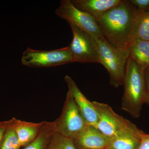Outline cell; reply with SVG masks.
Wrapping results in <instances>:
<instances>
[{"instance_id": "5b68a950", "label": "cell", "mask_w": 149, "mask_h": 149, "mask_svg": "<svg viewBox=\"0 0 149 149\" xmlns=\"http://www.w3.org/2000/svg\"><path fill=\"white\" fill-rule=\"evenodd\" d=\"M22 63L29 67H49L74 63L68 47L54 50H38L28 48L23 52Z\"/></svg>"}, {"instance_id": "7c38bea8", "label": "cell", "mask_w": 149, "mask_h": 149, "mask_svg": "<svg viewBox=\"0 0 149 149\" xmlns=\"http://www.w3.org/2000/svg\"><path fill=\"white\" fill-rule=\"evenodd\" d=\"M122 0H71L72 4L96 20L121 3Z\"/></svg>"}, {"instance_id": "7a4b0ae2", "label": "cell", "mask_w": 149, "mask_h": 149, "mask_svg": "<svg viewBox=\"0 0 149 149\" xmlns=\"http://www.w3.org/2000/svg\"><path fill=\"white\" fill-rule=\"evenodd\" d=\"M123 85L124 93L121 109L133 118H139L146 98L145 70L130 57L126 65Z\"/></svg>"}, {"instance_id": "2e32d148", "label": "cell", "mask_w": 149, "mask_h": 149, "mask_svg": "<svg viewBox=\"0 0 149 149\" xmlns=\"http://www.w3.org/2000/svg\"><path fill=\"white\" fill-rule=\"evenodd\" d=\"M137 39L149 41V12H140L131 40Z\"/></svg>"}, {"instance_id": "d6986e66", "label": "cell", "mask_w": 149, "mask_h": 149, "mask_svg": "<svg viewBox=\"0 0 149 149\" xmlns=\"http://www.w3.org/2000/svg\"><path fill=\"white\" fill-rule=\"evenodd\" d=\"M130 1L140 11L149 12V0H130Z\"/></svg>"}, {"instance_id": "3957f363", "label": "cell", "mask_w": 149, "mask_h": 149, "mask_svg": "<svg viewBox=\"0 0 149 149\" xmlns=\"http://www.w3.org/2000/svg\"><path fill=\"white\" fill-rule=\"evenodd\" d=\"M98 54L99 62L109 74L110 84L115 88L123 85L130 52L127 47L113 45L104 36L93 39Z\"/></svg>"}, {"instance_id": "7402d4cb", "label": "cell", "mask_w": 149, "mask_h": 149, "mask_svg": "<svg viewBox=\"0 0 149 149\" xmlns=\"http://www.w3.org/2000/svg\"><path fill=\"white\" fill-rule=\"evenodd\" d=\"M145 77L147 88V95L145 104L149 106V70H145Z\"/></svg>"}, {"instance_id": "277c9868", "label": "cell", "mask_w": 149, "mask_h": 149, "mask_svg": "<svg viewBox=\"0 0 149 149\" xmlns=\"http://www.w3.org/2000/svg\"><path fill=\"white\" fill-rule=\"evenodd\" d=\"M52 123L55 133L73 141L88 125L69 91L60 116Z\"/></svg>"}, {"instance_id": "e0dca14e", "label": "cell", "mask_w": 149, "mask_h": 149, "mask_svg": "<svg viewBox=\"0 0 149 149\" xmlns=\"http://www.w3.org/2000/svg\"><path fill=\"white\" fill-rule=\"evenodd\" d=\"M20 146L13 125V118L8 124L0 145V149H20Z\"/></svg>"}, {"instance_id": "8992f818", "label": "cell", "mask_w": 149, "mask_h": 149, "mask_svg": "<svg viewBox=\"0 0 149 149\" xmlns=\"http://www.w3.org/2000/svg\"><path fill=\"white\" fill-rule=\"evenodd\" d=\"M55 13L68 23H72L87 32L93 39L103 36L95 19L87 13L75 7L71 0H62Z\"/></svg>"}, {"instance_id": "30bf717a", "label": "cell", "mask_w": 149, "mask_h": 149, "mask_svg": "<svg viewBox=\"0 0 149 149\" xmlns=\"http://www.w3.org/2000/svg\"><path fill=\"white\" fill-rule=\"evenodd\" d=\"M144 132L131 123L120 133L109 138L107 149H139Z\"/></svg>"}, {"instance_id": "8fae6325", "label": "cell", "mask_w": 149, "mask_h": 149, "mask_svg": "<svg viewBox=\"0 0 149 149\" xmlns=\"http://www.w3.org/2000/svg\"><path fill=\"white\" fill-rule=\"evenodd\" d=\"M109 138L96 127L88 125L74 140L78 149H107Z\"/></svg>"}, {"instance_id": "ffe728a7", "label": "cell", "mask_w": 149, "mask_h": 149, "mask_svg": "<svg viewBox=\"0 0 149 149\" xmlns=\"http://www.w3.org/2000/svg\"><path fill=\"white\" fill-rule=\"evenodd\" d=\"M139 149H149V134L143 133Z\"/></svg>"}, {"instance_id": "9c48e42d", "label": "cell", "mask_w": 149, "mask_h": 149, "mask_svg": "<svg viewBox=\"0 0 149 149\" xmlns=\"http://www.w3.org/2000/svg\"><path fill=\"white\" fill-rule=\"evenodd\" d=\"M64 79L67 84L68 91L72 95L87 124L96 127L98 117L93 102L85 97L70 76L66 75Z\"/></svg>"}, {"instance_id": "9a60e30c", "label": "cell", "mask_w": 149, "mask_h": 149, "mask_svg": "<svg viewBox=\"0 0 149 149\" xmlns=\"http://www.w3.org/2000/svg\"><path fill=\"white\" fill-rule=\"evenodd\" d=\"M54 133L52 122L45 121L37 138L22 149H46Z\"/></svg>"}, {"instance_id": "4fadbf2b", "label": "cell", "mask_w": 149, "mask_h": 149, "mask_svg": "<svg viewBox=\"0 0 149 149\" xmlns=\"http://www.w3.org/2000/svg\"><path fill=\"white\" fill-rule=\"evenodd\" d=\"M13 118L14 127L21 148L26 146L37 138L45 123V121L35 123Z\"/></svg>"}, {"instance_id": "44dd1931", "label": "cell", "mask_w": 149, "mask_h": 149, "mask_svg": "<svg viewBox=\"0 0 149 149\" xmlns=\"http://www.w3.org/2000/svg\"><path fill=\"white\" fill-rule=\"evenodd\" d=\"M8 124V121H0V145L4 136Z\"/></svg>"}, {"instance_id": "5bb4252c", "label": "cell", "mask_w": 149, "mask_h": 149, "mask_svg": "<svg viewBox=\"0 0 149 149\" xmlns=\"http://www.w3.org/2000/svg\"><path fill=\"white\" fill-rule=\"evenodd\" d=\"M130 57L145 70H149V41L134 39L127 45Z\"/></svg>"}, {"instance_id": "ac0fdd59", "label": "cell", "mask_w": 149, "mask_h": 149, "mask_svg": "<svg viewBox=\"0 0 149 149\" xmlns=\"http://www.w3.org/2000/svg\"><path fill=\"white\" fill-rule=\"evenodd\" d=\"M46 149H78L72 139L54 133Z\"/></svg>"}, {"instance_id": "6da1fadb", "label": "cell", "mask_w": 149, "mask_h": 149, "mask_svg": "<svg viewBox=\"0 0 149 149\" xmlns=\"http://www.w3.org/2000/svg\"><path fill=\"white\" fill-rule=\"evenodd\" d=\"M140 12L130 0H122L118 5L96 19V22L110 44L117 47H125L132 39Z\"/></svg>"}, {"instance_id": "ba28073f", "label": "cell", "mask_w": 149, "mask_h": 149, "mask_svg": "<svg viewBox=\"0 0 149 149\" xmlns=\"http://www.w3.org/2000/svg\"><path fill=\"white\" fill-rule=\"evenodd\" d=\"M92 102L98 117L96 127L108 138L116 136L132 123L115 112L107 104L96 101Z\"/></svg>"}, {"instance_id": "52a82bcc", "label": "cell", "mask_w": 149, "mask_h": 149, "mask_svg": "<svg viewBox=\"0 0 149 149\" xmlns=\"http://www.w3.org/2000/svg\"><path fill=\"white\" fill-rule=\"evenodd\" d=\"M73 35L68 47L74 62L91 63L99 62L98 54L94 40L88 33L71 23H68Z\"/></svg>"}]
</instances>
